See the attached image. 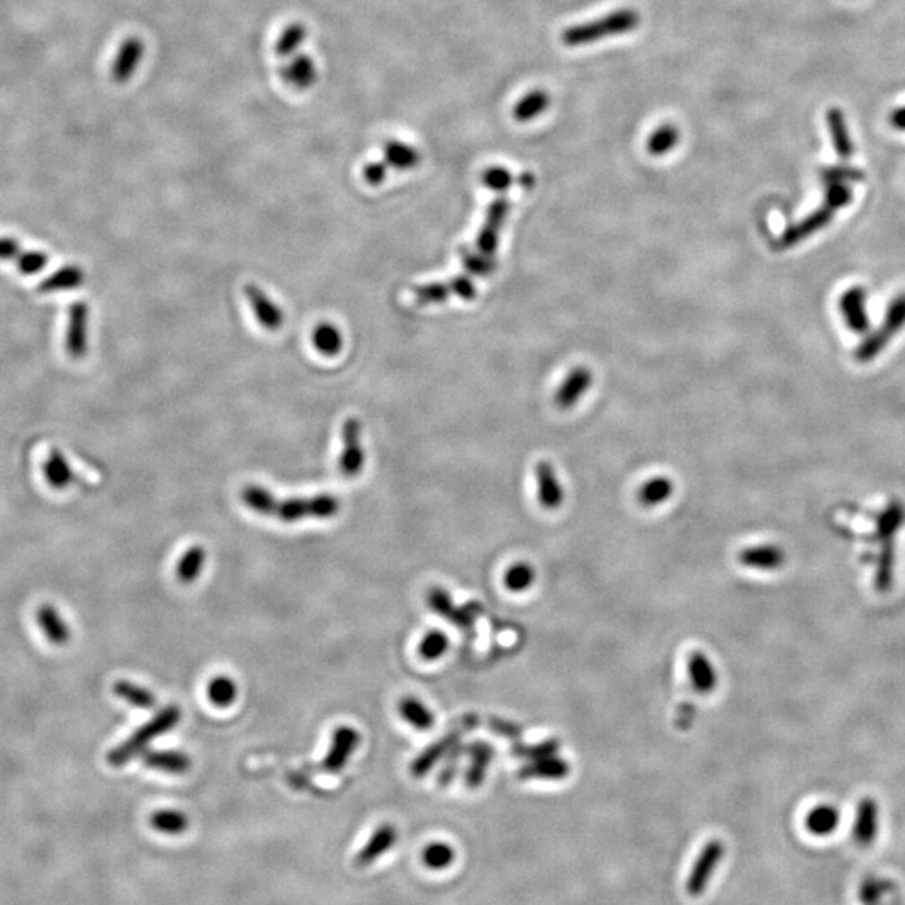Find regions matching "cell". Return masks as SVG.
Listing matches in <instances>:
<instances>
[{
  "label": "cell",
  "instance_id": "1",
  "mask_svg": "<svg viewBox=\"0 0 905 905\" xmlns=\"http://www.w3.org/2000/svg\"><path fill=\"white\" fill-rule=\"evenodd\" d=\"M640 15L634 9H619L590 22L567 27L561 32V42L567 48H580L596 44L602 39L629 34L638 29Z\"/></svg>",
  "mask_w": 905,
  "mask_h": 905
},
{
  "label": "cell",
  "instance_id": "2",
  "mask_svg": "<svg viewBox=\"0 0 905 905\" xmlns=\"http://www.w3.org/2000/svg\"><path fill=\"white\" fill-rule=\"evenodd\" d=\"M181 719V711L178 706L171 704L166 706L161 711L154 714L153 718L144 723L140 729H136L128 740L123 741L115 750H111L108 754V763L115 768H121L126 765L136 756H140L146 752V746L158 736L165 735L177 727Z\"/></svg>",
  "mask_w": 905,
  "mask_h": 905
},
{
  "label": "cell",
  "instance_id": "3",
  "mask_svg": "<svg viewBox=\"0 0 905 905\" xmlns=\"http://www.w3.org/2000/svg\"><path fill=\"white\" fill-rule=\"evenodd\" d=\"M339 500L327 493L310 498H289L275 501L272 517L282 522L293 523L302 518H332L339 513Z\"/></svg>",
  "mask_w": 905,
  "mask_h": 905
},
{
  "label": "cell",
  "instance_id": "4",
  "mask_svg": "<svg viewBox=\"0 0 905 905\" xmlns=\"http://www.w3.org/2000/svg\"><path fill=\"white\" fill-rule=\"evenodd\" d=\"M476 725H478V718L474 714L465 716L458 725L453 727L451 731H448L441 740L436 741L431 746H428L424 752L416 756V760L411 763V770H409L411 775L414 778L426 777L436 766V763L441 761L443 758H447L448 753L451 752L455 746H458L461 738L468 731H472L473 727H476Z\"/></svg>",
  "mask_w": 905,
  "mask_h": 905
},
{
  "label": "cell",
  "instance_id": "5",
  "mask_svg": "<svg viewBox=\"0 0 905 905\" xmlns=\"http://www.w3.org/2000/svg\"><path fill=\"white\" fill-rule=\"evenodd\" d=\"M725 843L718 839L709 840L702 847L701 854L698 857L694 867L689 874L686 880V892L691 897H700L706 892L709 880L713 879L714 870L721 864L725 857Z\"/></svg>",
  "mask_w": 905,
  "mask_h": 905
},
{
  "label": "cell",
  "instance_id": "6",
  "mask_svg": "<svg viewBox=\"0 0 905 905\" xmlns=\"http://www.w3.org/2000/svg\"><path fill=\"white\" fill-rule=\"evenodd\" d=\"M361 433H362L361 421L357 418L345 420L343 424L344 449L339 458V470L347 478H354L357 474H361L362 468H364V459L366 458H364V449L361 445Z\"/></svg>",
  "mask_w": 905,
  "mask_h": 905
},
{
  "label": "cell",
  "instance_id": "7",
  "mask_svg": "<svg viewBox=\"0 0 905 905\" xmlns=\"http://www.w3.org/2000/svg\"><path fill=\"white\" fill-rule=\"evenodd\" d=\"M361 743L359 731L351 727H339L332 735L331 750L320 763V770L327 773H339L344 770L349 758Z\"/></svg>",
  "mask_w": 905,
  "mask_h": 905
},
{
  "label": "cell",
  "instance_id": "8",
  "mask_svg": "<svg viewBox=\"0 0 905 905\" xmlns=\"http://www.w3.org/2000/svg\"><path fill=\"white\" fill-rule=\"evenodd\" d=\"M879 829V804L872 796H864L857 805L855 812L854 830H852L855 843L862 848H867L877 839Z\"/></svg>",
  "mask_w": 905,
  "mask_h": 905
},
{
  "label": "cell",
  "instance_id": "9",
  "mask_svg": "<svg viewBox=\"0 0 905 905\" xmlns=\"http://www.w3.org/2000/svg\"><path fill=\"white\" fill-rule=\"evenodd\" d=\"M90 307L84 302H76L69 309V326L65 337V349L69 356L81 359L88 352L90 344Z\"/></svg>",
  "mask_w": 905,
  "mask_h": 905
},
{
  "label": "cell",
  "instance_id": "10",
  "mask_svg": "<svg viewBox=\"0 0 905 905\" xmlns=\"http://www.w3.org/2000/svg\"><path fill=\"white\" fill-rule=\"evenodd\" d=\"M840 312L850 331H854L855 334H867L870 331L867 292L862 287H852L843 292L840 299Z\"/></svg>",
  "mask_w": 905,
  "mask_h": 905
},
{
  "label": "cell",
  "instance_id": "11",
  "mask_svg": "<svg viewBox=\"0 0 905 905\" xmlns=\"http://www.w3.org/2000/svg\"><path fill=\"white\" fill-rule=\"evenodd\" d=\"M738 561L743 567H748L753 570H761V572H775L785 567L787 563V552L778 547L775 544H761V545H752L741 550L738 553Z\"/></svg>",
  "mask_w": 905,
  "mask_h": 905
},
{
  "label": "cell",
  "instance_id": "12",
  "mask_svg": "<svg viewBox=\"0 0 905 905\" xmlns=\"http://www.w3.org/2000/svg\"><path fill=\"white\" fill-rule=\"evenodd\" d=\"M833 218V210L829 208V206H820L818 210H815L814 213L806 215V217L798 222V223H793L788 229L785 230L778 240V245L781 248H790V247H795L796 243L804 242L805 239L812 237L816 231H820L822 229H825L831 222Z\"/></svg>",
  "mask_w": 905,
  "mask_h": 905
},
{
  "label": "cell",
  "instance_id": "13",
  "mask_svg": "<svg viewBox=\"0 0 905 905\" xmlns=\"http://www.w3.org/2000/svg\"><path fill=\"white\" fill-rule=\"evenodd\" d=\"M509 210H510V204H509V200L505 196H500L493 204L488 206V215H486L483 229L480 231L478 239H476V248L482 254L490 257L493 256V252L497 250L498 233H500V229H501L505 218L509 215Z\"/></svg>",
  "mask_w": 905,
  "mask_h": 905
},
{
  "label": "cell",
  "instance_id": "14",
  "mask_svg": "<svg viewBox=\"0 0 905 905\" xmlns=\"http://www.w3.org/2000/svg\"><path fill=\"white\" fill-rule=\"evenodd\" d=\"M243 292L254 309L258 324L267 331H279L283 326V312H282L281 307L277 306L275 302H272L268 299L267 293L264 292L260 287H257L256 283H247L243 287Z\"/></svg>",
  "mask_w": 905,
  "mask_h": 905
},
{
  "label": "cell",
  "instance_id": "15",
  "mask_svg": "<svg viewBox=\"0 0 905 905\" xmlns=\"http://www.w3.org/2000/svg\"><path fill=\"white\" fill-rule=\"evenodd\" d=\"M428 605L433 609L434 613H439L449 622L461 627L463 631L470 632L473 629L474 617L468 613V609H459L449 597L447 590L443 587H433L428 592Z\"/></svg>",
  "mask_w": 905,
  "mask_h": 905
},
{
  "label": "cell",
  "instance_id": "16",
  "mask_svg": "<svg viewBox=\"0 0 905 905\" xmlns=\"http://www.w3.org/2000/svg\"><path fill=\"white\" fill-rule=\"evenodd\" d=\"M143 54H144V44L140 39L129 38L123 42V46L119 48L117 56H116L115 63H113V69H111V76L117 84H125L133 77L138 69L141 59H143Z\"/></svg>",
  "mask_w": 905,
  "mask_h": 905
},
{
  "label": "cell",
  "instance_id": "17",
  "mask_svg": "<svg viewBox=\"0 0 905 905\" xmlns=\"http://www.w3.org/2000/svg\"><path fill=\"white\" fill-rule=\"evenodd\" d=\"M536 490L542 507L547 510H555L563 503L561 480L549 461H540L536 465Z\"/></svg>",
  "mask_w": 905,
  "mask_h": 905
},
{
  "label": "cell",
  "instance_id": "18",
  "mask_svg": "<svg viewBox=\"0 0 905 905\" xmlns=\"http://www.w3.org/2000/svg\"><path fill=\"white\" fill-rule=\"evenodd\" d=\"M143 763L146 768L158 770L170 775H183L190 771L192 760L187 753L173 752V750H148L141 754Z\"/></svg>",
  "mask_w": 905,
  "mask_h": 905
},
{
  "label": "cell",
  "instance_id": "19",
  "mask_svg": "<svg viewBox=\"0 0 905 905\" xmlns=\"http://www.w3.org/2000/svg\"><path fill=\"white\" fill-rule=\"evenodd\" d=\"M688 674L692 688L700 694H709L718 686V674L713 663L701 650H692L689 654Z\"/></svg>",
  "mask_w": 905,
  "mask_h": 905
},
{
  "label": "cell",
  "instance_id": "20",
  "mask_svg": "<svg viewBox=\"0 0 905 905\" xmlns=\"http://www.w3.org/2000/svg\"><path fill=\"white\" fill-rule=\"evenodd\" d=\"M466 754L470 756V766L466 770L465 781L468 788H478L485 781L486 771L490 768V763L495 756L493 746L486 744L483 741H474L466 744Z\"/></svg>",
  "mask_w": 905,
  "mask_h": 905
},
{
  "label": "cell",
  "instance_id": "21",
  "mask_svg": "<svg viewBox=\"0 0 905 905\" xmlns=\"http://www.w3.org/2000/svg\"><path fill=\"white\" fill-rule=\"evenodd\" d=\"M396 841H397V831H396L393 825L384 823L381 827H378L376 831H374V835L370 837V841L357 854V867H370V866H372L381 855L386 854L387 850L393 848Z\"/></svg>",
  "mask_w": 905,
  "mask_h": 905
},
{
  "label": "cell",
  "instance_id": "22",
  "mask_svg": "<svg viewBox=\"0 0 905 905\" xmlns=\"http://www.w3.org/2000/svg\"><path fill=\"white\" fill-rule=\"evenodd\" d=\"M590 384L592 372L587 368H577L561 383L559 393L555 395V405L561 409L574 408L577 401L588 391Z\"/></svg>",
  "mask_w": 905,
  "mask_h": 905
},
{
  "label": "cell",
  "instance_id": "23",
  "mask_svg": "<svg viewBox=\"0 0 905 905\" xmlns=\"http://www.w3.org/2000/svg\"><path fill=\"white\" fill-rule=\"evenodd\" d=\"M840 825V812L831 804H820L805 815V829L815 837H830Z\"/></svg>",
  "mask_w": 905,
  "mask_h": 905
},
{
  "label": "cell",
  "instance_id": "24",
  "mask_svg": "<svg viewBox=\"0 0 905 905\" xmlns=\"http://www.w3.org/2000/svg\"><path fill=\"white\" fill-rule=\"evenodd\" d=\"M570 773V765L561 760L559 756H550L544 760L528 761L526 765L520 768L518 778L520 779H547V781H559L565 779Z\"/></svg>",
  "mask_w": 905,
  "mask_h": 905
},
{
  "label": "cell",
  "instance_id": "25",
  "mask_svg": "<svg viewBox=\"0 0 905 905\" xmlns=\"http://www.w3.org/2000/svg\"><path fill=\"white\" fill-rule=\"evenodd\" d=\"M827 125H829L830 136L835 148V153L840 156L841 160H848L855 153L854 141L847 128V119L843 111L839 108H831L827 113Z\"/></svg>",
  "mask_w": 905,
  "mask_h": 905
},
{
  "label": "cell",
  "instance_id": "26",
  "mask_svg": "<svg viewBox=\"0 0 905 905\" xmlns=\"http://www.w3.org/2000/svg\"><path fill=\"white\" fill-rule=\"evenodd\" d=\"M38 624L42 634L54 646H65L69 642L71 639L69 625L65 624L63 615L52 605H44L39 609Z\"/></svg>",
  "mask_w": 905,
  "mask_h": 905
},
{
  "label": "cell",
  "instance_id": "27",
  "mask_svg": "<svg viewBox=\"0 0 905 905\" xmlns=\"http://www.w3.org/2000/svg\"><path fill=\"white\" fill-rule=\"evenodd\" d=\"M281 76L287 84L293 86L295 90H309L318 77V71L314 61L309 56H297L287 65H283Z\"/></svg>",
  "mask_w": 905,
  "mask_h": 905
},
{
  "label": "cell",
  "instance_id": "28",
  "mask_svg": "<svg viewBox=\"0 0 905 905\" xmlns=\"http://www.w3.org/2000/svg\"><path fill=\"white\" fill-rule=\"evenodd\" d=\"M905 507L901 501H891L880 511L875 523V536L883 542H892L897 532L904 526Z\"/></svg>",
  "mask_w": 905,
  "mask_h": 905
},
{
  "label": "cell",
  "instance_id": "29",
  "mask_svg": "<svg viewBox=\"0 0 905 905\" xmlns=\"http://www.w3.org/2000/svg\"><path fill=\"white\" fill-rule=\"evenodd\" d=\"M549 106L550 96L547 91H530L513 106V119L518 123H528L538 116L544 115L549 109Z\"/></svg>",
  "mask_w": 905,
  "mask_h": 905
},
{
  "label": "cell",
  "instance_id": "30",
  "mask_svg": "<svg viewBox=\"0 0 905 905\" xmlns=\"http://www.w3.org/2000/svg\"><path fill=\"white\" fill-rule=\"evenodd\" d=\"M312 344L316 351L322 356H337L343 351V334L331 324V322H320L319 326L312 331Z\"/></svg>",
  "mask_w": 905,
  "mask_h": 905
},
{
  "label": "cell",
  "instance_id": "31",
  "mask_svg": "<svg viewBox=\"0 0 905 905\" xmlns=\"http://www.w3.org/2000/svg\"><path fill=\"white\" fill-rule=\"evenodd\" d=\"M893 579H895V547H893L892 540V542H883L882 550L879 552L877 570H875V579H874L877 592L887 594L893 587Z\"/></svg>",
  "mask_w": 905,
  "mask_h": 905
},
{
  "label": "cell",
  "instance_id": "32",
  "mask_svg": "<svg viewBox=\"0 0 905 905\" xmlns=\"http://www.w3.org/2000/svg\"><path fill=\"white\" fill-rule=\"evenodd\" d=\"M399 714L403 719L418 731H428L434 725V716L426 704L416 698H405L399 701Z\"/></svg>",
  "mask_w": 905,
  "mask_h": 905
},
{
  "label": "cell",
  "instance_id": "33",
  "mask_svg": "<svg viewBox=\"0 0 905 905\" xmlns=\"http://www.w3.org/2000/svg\"><path fill=\"white\" fill-rule=\"evenodd\" d=\"M84 282V272L76 265L59 268L56 274H52L49 279L42 282L39 285V292H61V291H71L81 287Z\"/></svg>",
  "mask_w": 905,
  "mask_h": 905
},
{
  "label": "cell",
  "instance_id": "34",
  "mask_svg": "<svg viewBox=\"0 0 905 905\" xmlns=\"http://www.w3.org/2000/svg\"><path fill=\"white\" fill-rule=\"evenodd\" d=\"M384 158H386V163L393 166L396 170H413L420 165L418 150L411 144L401 143V141L386 143Z\"/></svg>",
  "mask_w": 905,
  "mask_h": 905
},
{
  "label": "cell",
  "instance_id": "35",
  "mask_svg": "<svg viewBox=\"0 0 905 905\" xmlns=\"http://www.w3.org/2000/svg\"><path fill=\"white\" fill-rule=\"evenodd\" d=\"M674 493V485L667 476L650 478L639 490V501L644 507H657L666 503Z\"/></svg>",
  "mask_w": 905,
  "mask_h": 905
},
{
  "label": "cell",
  "instance_id": "36",
  "mask_svg": "<svg viewBox=\"0 0 905 905\" xmlns=\"http://www.w3.org/2000/svg\"><path fill=\"white\" fill-rule=\"evenodd\" d=\"M204 550L200 545H193L183 553L177 563V580L179 584H193L204 570Z\"/></svg>",
  "mask_w": 905,
  "mask_h": 905
},
{
  "label": "cell",
  "instance_id": "37",
  "mask_svg": "<svg viewBox=\"0 0 905 905\" xmlns=\"http://www.w3.org/2000/svg\"><path fill=\"white\" fill-rule=\"evenodd\" d=\"M150 825L163 835H181L190 827V820L178 810H160L150 816Z\"/></svg>",
  "mask_w": 905,
  "mask_h": 905
},
{
  "label": "cell",
  "instance_id": "38",
  "mask_svg": "<svg viewBox=\"0 0 905 905\" xmlns=\"http://www.w3.org/2000/svg\"><path fill=\"white\" fill-rule=\"evenodd\" d=\"M679 140H681L679 128L667 123L652 131V135L646 141V150L652 156H664L676 148Z\"/></svg>",
  "mask_w": 905,
  "mask_h": 905
},
{
  "label": "cell",
  "instance_id": "39",
  "mask_svg": "<svg viewBox=\"0 0 905 905\" xmlns=\"http://www.w3.org/2000/svg\"><path fill=\"white\" fill-rule=\"evenodd\" d=\"M44 476L48 483L56 490H65L71 485L74 474L71 472V466L67 465L65 455L59 451H51V457L44 465Z\"/></svg>",
  "mask_w": 905,
  "mask_h": 905
},
{
  "label": "cell",
  "instance_id": "40",
  "mask_svg": "<svg viewBox=\"0 0 905 905\" xmlns=\"http://www.w3.org/2000/svg\"><path fill=\"white\" fill-rule=\"evenodd\" d=\"M113 691H115V694L119 700L128 702V704L135 706V708L150 709V708H153L154 704H156V698H154V694L150 689L138 686V684H135L131 681H117Z\"/></svg>",
  "mask_w": 905,
  "mask_h": 905
},
{
  "label": "cell",
  "instance_id": "41",
  "mask_svg": "<svg viewBox=\"0 0 905 905\" xmlns=\"http://www.w3.org/2000/svg\"><path fill=\"white\" fill-rule=\"evenodd\" d=\"M237 694H239V688H237L235 681L230 679L229 676L213 677L206 688L208 700L218 708H229L230 704L237 701Z\"/></svg>",
  "mask_w": 905,
  "mask_h": 905
},
{
  "label": "cell",
  "instance_id": "42",
  "mask_svg": "<svg viewBox=\"0 0 905 905\" xmlns=\"http://www.w3.org/2000/svg\"><path fill=\"white\" fill-rule=\"evenodd\" d=\"M893 891L891 880L867 877L858 887V902L862 905H879Z\"/></svg>",
  "mask_w": 905,
  "mask_h": 905
},
{
  "label": "cell",
  "instance_id": "43",
  "mask_svg": "<svg viewBox=\"0 0 905 905\" xmlns=\"http://www.w3.org/2000/svg\"><path fill=\"white\" fill-rule=\"evenodd\" d=\"M536 572L535 569L526 563V561H517L513 563L510 569L505 572V587L510 590V592H525L528 590L530 587L535 584Z\"/></svg>",
  "mask_w": 905,
  "mask_h": 905
},
{
  "label": "cell",
  "instance_id": "44",
  "mask_svg": "<svg viewBox=\"0 0 905 905\" xmlns=\"http://www.w3.org/2000/svg\"><path fill=\"white\" fill-rule=\"evenodd\" d=\"M242 500L250 510L265 517H272V511L277 501V498L274 497L267 488L257 485L245 486L242 490Z\"/></svg>",
  "mask_w": 905,
  "mask_h": 905
},
{
  "label": "cell",
  "instance_id": "45",
  "mask_svg": "<svg viewBox=\"0 0 905 905\" xmlns=\"http://www.w3.org/2000/svg\"><path fill=\"white\" fill-rule=\"evenodd\" d=\"M422 862L431 870H443L455 862V850L445 841H433L424 848Z\"/></svg>",
  "mask_w": 905,
  "mask_h": 905
},
{
  "label": "cell",
  "instance_id": "46",
  "mask_svg": "<svg viewBox=\"0 0 905 905\" xmlns=\"http://www.w3.org/2000/svg\"><path fill=\"white\" fill-rule=\"evenodd\" d=\"M448 649H449V639L447 634L439 631H431L421 639L418 654L424 661H438L447 654Z\"/></svg>",
  "mask_w": 905,
  "mask_h": 905
},
{
  "label": "cell",
  "instance_id": "47",
  "mask_svg": "<svg viewBox=\"0 0 905 905\" xmlns=\"http://www.w3.org/2000/svg\"><path fill=\"white\" fill-rule=\"evenodd\" d=\"M559 750H561V743L557 740L544 741V743H538L534 746H525L522 743H518L511 748V754L517 758L526 760V761H535V760L557 756Z\"/></svg>",
  "mask_w": 905,
  "mask_h": 905
},
{
  "label": "cell",
  "instance_id": "48",
  "mask_svg": "<svg viewBox=\"0 0 905 905\" xmlns=\"http://www.w3.org/2000/svg\"><path fill=\"white\" fill-rule=\"evenodd\" d=\"M307 30L306 27L299 22L295 24H291V26L285 27V30L282 32L281 38L277 40V46H275V54L279 57H289L292 56L293 52L297 51L302 42L306 40Z\"/></svg>",
  "mask_w": 905,
  "mask_h": 905
},
{
  "label": "cell",
  "instance_id": "49",
  "mask_svg": "<svg viewBox=\"0 0 905 905\" xmlns=\"http://www.w3.org/2000/svg\"><path fill=\"white\" fill-rule=\"evenodd\" d=\"M905 327V293H901L893 299L887 307L883 326L880 331L883 332L889 339H892L897 332L902 331Z\"/></svg>",
  "mask_w": 905,
  "mask_h": 905
},
{
  "label": "cell",
  "instance_id": "50",
  "mask_svg": "<svg viewBox=\"0 0 905 905\" xmlns=\"http://www.w3.org/2000/svg\"><path fill=\"white\" fill-rule=\"evenodd\" d=\"M889 343H891V339L880 329H877V331L868 334L867 337H864V341L857 345L855 357L860 362H870L872 359L882 354V351L887 347Z\"/></svg>",
  "mask_w": 905,
  "mask_h": 905
},
{
  "label": "cell",
  "instance_id": "51",
  "mask_svg": "<svg viewBox=\"0 0 905 905\" xmlns=\"http://www.w3.org/2000/svg\"><path fill=\"white\" fill-rule=\"evenodd\" d=\"M451 293V289H449V283H439V282H434V283H428V285H421V287H416L414 289V299L416 302L421 304V306H428V304H441L445 302L448 297Z\"/></svg>",
  "mask_w": 905,
  "mask_h": 905
},
{
  "label": "cell",
  "instance_id": "52",
  "mask_svg": "<svg viewBox=\"0 0 905 905\" xmlns=\"http://www.w3.org/2000/svg\"><path fill=\"white\" fill-rule=\"evenodd\" d=\"M459 254H461L459 257H461L463 265L466 267V270H470L472 274H474V275H488V274L493 272L495 264L490 260V257L482 254L480 250L473 252L470 248L463 247L459 250Z\"/></svg>",
  "mask_w": 905,
  "mask_h": 905
},
{
  "label": "cell",
  "instance_id": "53",
  "mask_svg": "<svg viewBox=\"0 0 905 905\" xmlns=\"http://www.w3.org/2000/svg\"><path fill=\"white\" fill-rule=\"evenodd\" d=\"M463 754H466V744H461V743H459L458 746H455L451 752L448 753L447 763H445L443 770L438 775V787L439 788H447V787H449L453 783V779H455L457 773H458L459 760H461Z\"/></svg>",
  "mask_w": 905,
  "mask_h": 905
},
{
  "label": "cell",
  "instance_id": "54",
  "mask_svg": "<svg viewBox=\"0 0 905 905\" xmlns=\"http://www.w3.org/2000/svg\"><path fill=\"white\" fill-rule=\"evenodd\" d=\"M483 185L493 192H507L513 183V177L507 168L493 166L483 173Z\"/></svg>",
  "mask_w": 905,
  "mask_h": 905
},
{
  "label": "cell",
  "instance_id": "55",
  "mask_svg": "<svg viewBox=\"0 0 905 905\" xmlns=\"http://www.w3.org/2000/svg\"><path fill=\"white\" fill-rule=\"evenodd\" d=\"M852 198H854V193L848 188L847 183H831V185H827L825 206H829L833 212L840 210V208L847 206V204H850Z\"/></svg>",
  "mask_w": 905,
  "mask_h": 905
},
{
  "label": "cell",
  "instance_id": "56",
  "mask_svg": "<svg viewBox=\"0 0 905 905\" xmlns=\"http://www.w3.org/2000/svg\"><path fill=\"white\" fill-rule=\"evenodd\" d=\"M15 264H17L19 272H22L24 275H34L49 264V257L46 256L44 252H24L22 250L21 256L15 258Z\"/></svg>",
  "mask_w": 905,
  "mask_h": 905
},
{
  "label": "cell",
  "instance_id": "57",
  "mask_svg": "<svg viewBox=\"0 0 905 905\" xmlns=\"http://www.w3.org/2000/svg\"><path fill=\"white\" fill-rule=\"evenodd\" d=\"M864 179V173L860 170L848 168V166H833L822 171V181L825 185L831 183H848V181H860Z\"/></svg>",
  "mask_w": 905,
  "mask_h": 905
},
{
  "label": "cell",
  "instance_id": "58",
  "mask_svg": "<svg viewBox=\"0 0 905 905\" xmlns=\"http://www.w3.org/2000/svg\"><path fill=\"white\" fill-rule=\"evenodd\" d=\"M386 175H387V163H383V161L370 163L362 170V178L370 187H379L386 179Z\"/></svg>",
  "mask_w": 905,
  "mask_h": 905
},
{
  "label": "cell",
  "instance_id": "59",
  "mask_svg": "<svg viewBox=\"0 0 905 905\" xmlns=\"http://www.w3.org/2000/svg\"><path fill=\"white\" fill-rule=\"evenodd\" d=\"M449 283V289H451V293H457L461 299L465 300H473L476 297V289L473 285V282L466 277H455L453 281L448 282Z\"/></svg>",
  "mask_w": 905,
  "mask_h": 905
},
{
  "label": "cell",
  "instance_id": "60",
  "mask_svg": "<svg viewBox=\"0 0 905 905\" xmlns=\"http://www.w3.org/2000/svg\"><path fill=\"white\" fill-rule=\"evenodd\" d=\"M22 248L13 237H0V260H15Z\"/></svg>",
  "mask_w": 905,
  "mask_h": 905
},
{
  "label": "cell",
  "instance_id": "61",
  "mask_svg": "<svg viewBox=\"0 0 905 905\" xmlns=\"http://www.w3.org/2000/svg\"><path fill=\"white\" fill-rule=\"evenodd\" d=\"M492 729L498 733V735H505V736H518L520 735V727H517V725L513 723H507V721H501V719H492Z\"/></svg>",
  "mask_w": 905,
  "mask_h": 905
},
{
  "label": "cell",
  "instance_id": "62",
  "mask_svg": "<svg viewBox=\"0 0 905 905\" xmlns=\"http://www.w3.org/2000/svg\"><path fill=\"white\" fill-rule=\"evenodd\" d=\"M891 123L895 129L905 131V106H901L891 115Z\"/></svg>",
  "mask_w": 905,
  "mask_h": 905
},
{
  "label": "cell",
  "instance_id": "63",
  "mask_svg": "<svg viewBox=\"0 0 905 905\" xmlns=\"http://www.w3.org/2000/svg\"><path fill=\"white\" fill-rule=\"evenodd\" d=\"M520 183H522L523 188H530L534 185V175L532 173H523L520 177Z\"/></svg>",
  "mask_w": 905,
  "mask_h": 905
},
{
  "label": "cell",
  "instance_id": "64",
  "mask_svg": "<svg viewBox=\"0 0 905 905\" xmlns=\"http://www.w3.org/2000/svg\"><path fill=\"white\" fill-rule=\"evenodd\" d=\"M879 905H882V904H879Z\"/></svg>",
  "mask_w": 905,
  "mask_h": 905
}]
</instances>
